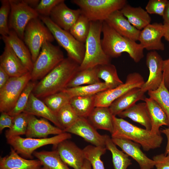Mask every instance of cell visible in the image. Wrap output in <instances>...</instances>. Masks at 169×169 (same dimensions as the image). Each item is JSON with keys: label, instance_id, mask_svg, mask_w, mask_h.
Segmentation results:
<instances>
[{"label": "cell", "instance_id": "6da1fadb", "mask_svg": "<svg viewBox=\"0 0 169 169\" xmlns=\"http://www.w3.org/2000/svg\"><path fill=\"white\" fill-rule=\"evenodd\" d=\"M79 65L69 57L64 58L36 84L32 93L38 98H44L66 89Z\"/></svg>", "mask_w": 169, "mask_h": 169}, {"label": "cell", "instance_id": "7a4b0ae2", "mask_svg": "<svg viewBox=\"0 0 169 169\" xmlns=\"http://www.w3.org/2000/svg\"><path fill=\"white\" fill-rule=\"evenodd\" d=\"M102 33V47L110 58L118 57L124 52L127 53L136 63L144 57V49L140 44L120 35L105 21L103 23Z\"/></svg>", "mask_w": 169, "mask_h": 169}, {"label": "cell", "instance_id": "3957f363", "mask_svg": "<svg viewBox=\"0 0 169 169\" xmlns=\"http://www.w3.org/2000/svg\"><path fill=\"white\" fill-rule=\"evenodd\" d=\"M111 138L128 139L140 144L146 151L161 147L163 138L161 134L142 128L122 118L113 116Z\"/></svg>", "mask_w": 169, "mask_h": 169}, {"label": "cell", "instance_id": "277c9868", "mask_svg": "<svg viewBox=\"0 0 169 169\" xmlns=\"http://www.w3.org/2000/svg\"><path fill=\"white\" fill-rule=\"evenodd\" d=\"M103 22L90 21L89 33L85 43L84 56L79 70L110 63L111 58L105 54L102 47L100 36Z\"/></svg>", "mask_w": 169, "mask_h": 169}, {"label": "cell", "instance_id": "5b68a950", "mask_svg": "<svg viewBox=\"0 0 169 169\" xmlns=\"http://www.w3.org/2000/svg\"><path fill=\"white\" fill-rule=\"evenodd\" d=\"M82 13L90 21H104L114 12L120 10L127 3L125 0H73Z\"/></svg>", "mask_w": 169, "mask_h": 169}, {"label": "cell", "instance_id": "8992f818", "mask_svg": "<svg viewBox=\"0 0 169 169\" xmlns=\"http://www.w3.org/2000/svg\"><path fill=\"white\" fill-rule=\"evenodd\" d=\"M39 18L49 30L58 44L67 52L68 57L80 65L84 56L85 44L78 41L69 32L57 25L49 17L39 16Z\"/></svg>", "mask_w": 169, "mask_h": 169}, {"label": "cell", "instance_id": "52a82bcc", "mask_svg": "<svg viewBox=\"0 0 169 169\" xmlns=\"http://www.w3.org/2000/svg\"><path fill=\"white\" fill-rule=\"evenodd\" d=\"M71 138L70 133L64 132L52 137L44 138H24L20 136H15L7 139V141L22 157L32 159L33 153L38 148L50 144L54 147L61 142Z\"/></svg>", "mask_w": 169, "mask_h": 169}, {"label": "cell", "instance_id": "ba28073f", "mask_svg": "<svg viewBox=\"0 0 169 169\" xmlns=\"http://www.w3.org/2000/svg\"><path fill=\"white\" fill-rule=\"evenodd\" d=\"M64 58L63 53L59 47L49 42H45L33 63L31 72V81L41 79Z\"/></svg>", "mask_w": 169, "mask_h": 169}, {"label": "cell", "instance_id": "9c48e42d", "mask_svg": "<svg viewBox=\"0 0 169 169\" xmlns=\"http://www.w3.org/2000/svg\"><path fill=\"white\" fill-rule=\"evenodd\" d=\"M54 39L49 30L39 17L29 21L24 30L23 41L30 50L33 63L44 44L52 43Z\"/></svg>", "mask_w": 169, "mask_h": 169}, {"label": "cell", "instance_id": "30bf717a", "mask_svg": "<svg viewBox=\"0 0 169 169\" xmlns=\"http://www.w3.org/2000/svg\"><path fill=\"white\" fill-rule=\"evenodd\" d=\"M10 11L8 26L23 40L25 28L32 19L39 17L34 9L25 3L23 0H9Z\"/></svg>", "mask_w": 169, "mask_h": 169}, {"label": "cell", "instance_id": "8fae6325", "mask_svg": "<svg viewBox=\"0 0 169 169\" xmlns=\"http://www.w3.org/2000/svg\"><path fill=\"white\" fill-rule=\"evenodd\" d=\"M31 80V73L18 77H10L0 89V111L8 113L14 107L22 92Z\"/></svg>", "mask_w": 169, "mask_h": 169}, {"label": "cell", "instance_id": "7c38bea8", "mask_svg": "<svg viewBox=\"0 0 169 169\" xmlns=\"http://www.w3.org/2000/svg\"><path fill=\"white\" fill-rule=\"evenodd\" d=\"M145 82L140 73L134 72L129 74L125 83L96 94L95 107H109L115 100L129 90L135 88H141Z\"/></svg>", "mask_w": 169, "mask_h": 169}, {"label": "cell", "instance_id": "4fadbf2b", "mask_svg": "<svg viewBox=\"0 0 169 169\" xmlns=\"http://www.w3.org/2000/svg\"><path fill=\"white\" fill-rule=\"evenodd\" d=\"M163 61L161 56L155 51L147 54L146 62L149 74L147 80L141 88L143 93L154 90L160 86L163 80Z\"/></svg>", "mask_w": 169, "mask_h": 169}, {"label": "cell", "instance_id": "5bb4252c", "mask_svg": "<svg viewBox=\"0 0 169 169\" xmlns=\"http://www.w3.org/2000/svg\"><path fill=\"white\" fill-rule=\"evenodd\" d=\"M167 25L155 23H150L141 31L138 40L144 49L148 50H163L165 46L161 39Z\"/></svg>", "mask_w": 169, "mask_h": 169}, {"label": "cell", "instance_id": "9a60e30c", "mask_svg": "<svg viewBox=\"0 0 169 169\" xmlns=\"http://www.w3.org/2000/svg\"><path fill=\"white\" fill-rule=\"evenodd\" d=\"M63 131L78 136L92 145L105 147L106 135L99 133L86 118L79 117L73 125Z\"/></svg>", "mask_w": 169, "mask_h": 169}, {"label": "cell", "instance_id": "2e32d148", "mask_svg": "<svg viewBox=\"0 0 169 169\" xmlns=\"http://www.w3.org/2000/svg\"><path fill=\"white\" fill-rule=\"evenodd\" d=\"M81 14L79 8L71 9L66 5L64 0H62L53 8L49 17L58 26L69 32Z\"/></svg>", "mask_w": 169, "mask_h": 169}, {"label": "cell", "instance_id": "e0dca14e", "mask_svg": "<svg viewBox=\"0 0 169 169\" xmlns=\"http://www.w3.org/2000/svg\"><path fill=\"white\" fill-rule=\"evenodd\" d=\"M69 140L61 142L54 147L68 166L74 169H81L85 159L83 150Z\"/></svg>", "mask_w": 169, "mask_h": 169}, {"label": "cell", "instance_id": "ac0fdd59", "mask_svg": "<svg viewBox=\"0 0 169 169\" xmlns=\"http://www.w3.org/2000/svg\"><path fill=\"white\" fill-rule=\"evenodd\" d=\"M111 139L116 145L138 163L140 169H152L155 166L154 161L142 152L139 144L125 139L111 138Z\"/></svg>", "mask_w": 169, "mask_h": 169}, {"label": "cell", "instance_id": "d6986e66", "mask_svg": "<svg viewBox=\"0 0 169 169\" xmlns=\"http://www.w3.org/2000/svg\"><path fill=\"white\" fill-rule=\"evenodd\" d=\"M64 132L57 126L52 125L47 120L37 118L35 116L28 115L27 128L25 134L27 138H44L50 135H57Z\"/></svg>", "mask_w": 169, "mask_h": 169}, {"label": "cell", "instance_id": "ffe728a7", "mask_svg": "<svg viewBox=\"0 0 169 169\" xmlns=\"http://www.w3.org/2000/svg\"><path fill=\"white\" fill-rule=\"evenodd\" d=\"M0 56V67L10 77L22 76L29 72L10 46L5 43Z\"/></svg>", "mask_w": 169, "mask_h": 169}, {"label": "cell", "instance_id": "44dd1931", "mask_svg": "<svg viewBox=\"0 0 169 169\" xmlns=\"http://www.w3.org/2000/svg\"><path fill=\"white\" fill-rule=\"evenodd\" d=\"M105 21L122 36L136 42L138 40L141 31L132 25L120 10L113 13Z\"/></svg>", "mask_w": 169, "mask_h": 169}, {"label": "cell", "instance_id": "7402d4cb", "mask_svg": "<svg viewBox=\"0 0 169 169\" xmlns=\"http://www.w3.org/2000/svg\"><path fill=\"white\" fill-rule=\"evenodd\" d=\"M0 38L4 43H7L10 46L26 69L31 73L33 63L30 50L23 41L13 30H10L7 35L1 36Z\"/></svg>", "mask_w": 169, "mask_h": 169}, {"label": "cell", "instance_id": "603a6c76", "mask_svg": "<svg viewBox=\"0 0 169 169\" xmlns=\"http://www.w3.org/2000/svg\"><path fill=\"white\" fill-rule=\"evenodd\" d=\"M41 166L38 159L24 158L12 147L9 155L0 157V169H41Z\"/></svg>", "mask_w": 169, "mask_h": 169}, {"label": "cell", "instance_id": "cb8c5ba5", "mask_svg": "<svg viewBox=\"0 0 169 169\" xmlns=\"http://www.w3.org/2000/svg\"><path fill=\"white\" fill-rule=\"evenodd\" d=\"M23 112L28 115L41 117L50 121L56 126L63 130L58 121L56 115L43 101L36 97L32 92L29 96L28 103Z\"/></svg>", "mask_w": 169, "mask_h": 169}, {"label": "cell", "instance_id": "d4e9b609", "mask_svg": "<svg viewBox=\"0 0 169 169\" xmlns=\"http://www.w3.org/2000/svg\"><path fill=\"white\" fill-rule=\"evenodd\" d=\"M146 97L141 88L131 89L115 100L109 107L113 116H116L139 100H144Z\"/></svg>", "mask_w": 169, "mask_h": 169}, {"label": "cell", "instance_id": "484cf974", "mask_svg": "<svg viewBox=\"0 0 169 169\" xmlns=\"http://www.w3.org/2000/svg\"><path fill=\"white\" fill-rule=\"evenodd\" d=\"M113 117L109 107H96L86 119L96 129L106 130L111 133L113 129Z\"/></svg>", "mask_w": 169, "mask_h": 169}, {"label": "cell", "instance_id": "4316f807", "mask_svg": "<svg viewBox=\"0 0 169 169\" xmlns=\"http://www.w3.org/2000/svg\"><path fill=\"white\" fill-rule=\"evenodd\" d=\"M118 115L121 118L127 117L151 130V127L150 118L147 105L145 102L135 104L122 111Z\"/></svg>", "mask_w": 169, "mask_h": 169}, {"label": "cell", "instance_id": "83f0119b", "mask_svg": "<svg viewBox=\"0 0 169 169\" xmlns=\"http://www.w3.org/2000/svg\"><path fill=\"white\" fill-rule=\"evenodd\" d=\"M120 11L131 24L139 30L150 24L151 17L141 7H134L127 4Z\"/></svg>", "mask_w": 169, "mask_h": 169}, {"label": "cell", "instance_id": "f1b7e54d", "mask_svg": "<svg viewBox=\"0 0 169 169\" xmlns=\"http://www.w3.org/2000/svg\"><path fill=\"white\" fill-rule=\"evenodd\" d=\"M144 101L146 103L151 119V130L155 133L161 134L160 128L163 125L168 126L165 113L158 103L151 98L146 97Z\"/></svg>", "mask_w": 169, "mask_h": 169}, {"label": "cell", "instance_id": "f546056e", "mask_svg": "<svg viewBox=\"0 0 169 169\" xmlns=\"http://www.w3.org/2000/svg\"><path fill=\"white\" fill-rule=\"evenodd\" d=\"M33 155L41 162V169H70L63 161L56 150L35 151Z\"/></svg>", "mask_w": 169, "mask_h": 169}, {"label": "cell", "instance_id": "4dcf8cb0", "mask_svg": "<svg viewBox=\"0 0 169 169\" xmlns=\"http://www.w3.org/2000/svg\"><path fill=\"white\" fill-rule=\"evenodd\" d=\"M95 95L72 97L69 103L79 117L87 118L95 107Z\"/></svg>", "mask_w": 169, "mask_h": 169}, {"label": "cell", "instance_id": "1f68e13d", "mask_svg": "<svg viewBox=\"0 0 169 169\" xmlns=\"http://www.w3.org/2000/svg\"><path fill=\"white\" fill-rule=\"evenodd\" d=\"M100 82L97 75L96 66L79 70L68 84L67 88L91 84Z\"/></svg>", "mask_w": 169, "mask_h": 169}, {"label": "cell", "instance_id": "d6a6232c", "mask_svg": "<svg viewBox=\"0 0 169 169\" xmlns=\"http://www.w3.org/2000/svg\"><path fill=\"white\" fill-rule=\"evenodd\" d=\"M105 147L112 154L115 169H127L132 164L129 156L118 149L111 138L107 135L105 139Z\"/></svg>", "mask_w": 169, "mask_h": 169}, {"label": "cell", "instance_id": "836d02e7", "mask_svg": "<svg viewBox=\"0 0 169 169\" xmlns=\"http://www.w3.org/2000/svg\"><path fill=\"white\" fill-rule=\"evenodd\" d=\"M97 74L111 89L124 83L119 77L115 66L110 63L97 66Z\"/></svg>", "mask_w": 169, "mask_h": 169}, {"label": "cell", "instance_id": "e575fe53", "mask_svg": "<svg viewBox=\"0 0 169 169\" xmlns=\"http://www.w3.org/2000/svg\"><path fill=\"white\" fill-rule=\"evenodd\" d=\"M109 89L111 88L108 85L104 82H100L91 84L67 88L63 90L72 98L76 96L96 95L99 93Z\"/></svg>", "mask_w": 169, "mask_h": 169}, {"label": "cell", "instance_id": "d590c367", "mask_svg": "<svg viewBox=\"0 0 169 169\" xmlns=\"http://www.w3.org/2000/svg\"><path fill=\"white\" fill-rule=\"evenodd\" d=\"M90 21L82 13L69 30L79 41L85 44L90 31Z\"/></svg>", "mask_w": 169, "mask_h": 169}, {"label": "cell", "instance_id": "8d00e7d4", "mask_svg": "<svg viewBox=\"0 0 169 169\" xmlns=\"http://www.w3.org/2000/svg\"><path fill=\"white\" fill-rule=\"evenodd\" d=\"M150 97L156 101L165 113L169 126V90L165 86L163 80L156 90L147 92Z\"/></svg>", "mask_w": 169, "mask_h": 169}, {"label": "cell", "instance_id": "74e56055", "mask_svg": "<svg viewBox=\"0 0 169 169\" xmlns=\"http://www.w3.org/2000/svg\"><path fill=\"white\" fill-rule=\"evenodd\" d=\"M71 98L67 92L63 90L43 98V101L56 115L63 106L69 103Z\"/></svg>", "mask_w": 169, "mask_h": 169}, {"label": "cell", "instance_id": "f35d334b", "mask_svg": "<svg viewBox=\"0 0 169 169\" xmlns=\"http://www.w3.org/2000/svg\"><path fill=\"white\" fill-rule=\"evenodd\" d=\"M28 114L23 112L14 117L12 127L5 131L6 139L25 135L28 126Z\"/></svg>", "mask_w": 169, "mask_h": 169}, {"label": "cell", "instance_id": "ab89813d", "mask_svg": "<svg viewBox=\"0 0 169 169\" xmlns=\"http://www.w3.org/2000/svg\"><path fill=\"white\" fill-rule=\"evenodd\" d=\"M56 116L63 131L73 125L79 117L69 103L63 106L57 112Z\"/></svg>", "mask_w": 169, "mask_h": 169}, {"label": "cell", "instance_id": "60d3db41", "mask_svg": "<svg viewBox=\"0 0 169 169\" xmlns=\"http://www.w3.org/2000/svg\"><path fill=\"white\" fill-rule=\"evenodd\" d=\"M35 81H30L19 97L14 107L8 113L14 117L23 112L28 103L29 96L36 84Z\"/></svg>", "mask_w": 169, "mask_h": 169}, {"label": "cell", "instance_id": "b9f144b4", "mask_svg": "<svg viewBox=\"0 0 169 169\" xmlns=\"http://www.w3.org/2000/svg\"><path fill=\"white\" fill-rule=\"evenodd\" d=\"M0 2V34L3 36L7 35L10 32L8 21L11 7L9 0H1Z\"/></svg>", "mask_w": 169, "mask_h": 169}, {"label": "cell", "instance_id": "7bdbcfd3", "mask_svg": "<svg viewBox=\"0 0 169 169\" xmlns=\"http://www.w3.org/2000/svg\"><path fill=\"white\" fill-rule=\"evenodd\" d=\"M62 0H41L34 8L39 16L49 17L54 7Z\"/></svg>", "mask_w": 169, "mask_h": 169}, {"label": "cell", "instance_id": "ee69618b", "mask_svg": "<svg viewBox=\"0 0 169 169\" xmlns=\"http://www.w3.org/2000/svg\"><path fill=\"white\" fill-rule=\"evenodd\" d=\"M167 1V0H150L146 6V11L149 14L162 17Z\"/></svg>", "mask_w": 169, "mask_h": 169}, {"label": "cell", "instance_id": "f6af8a7d", "mask_svg": "<svg viewBox=\"0 0 169 169\" xmlns=\"http://www.w3.org/2000/svg\"><path fill=\"white\" fill-rule=\"evenodd\" d=\"M153 160L156 169H169V155L161 153L154 156Z\"/></svg>", "mask_w": 169, "mask_h": 169}, {"label": "cell", "instance_id": "bcb514c9", "mask_svg": "<svg viewBox=\"0 0 169 169\" xmlns=\"http://www.w3.org/2000/svg\"><path fill=\"white\" fill-rule=\"evenodd\" d=\"M14 117H13L6 112H1L0 116V132L6 128H10L13 122Z\"/></svg>", "mask_w": 169, "mask_h": 169}, {"label": "cell", "instance_id": "7dc6e473", "mask_svg": "<svg viewBox=\"0 0 169 169\" xmlns=\"http://www.w3.org/2000/svg\"><path fill=\"white\" fill-rule=\"evenodd\" d=\"M163 81L169 90V59L163 60Z\"/></svg>", "mask_w": 169, "mask_h": 169}, {"label": "cell", "instance_id": "c3c4849f", "mask_svg": "<svg viewBox=\"0 0 169 169\" xmlns=\"http://www.w3.org/2000/svg\"><path fill=\"white\" fill-rule=\"evenodd\" d=\"M10 77L5 70L0 67V89L5 85Z\"/></svg>", "mask_w": 169, "mask_h": 169}, {"label": "cell", "instance_id": "681fc988", "mask_svg": "<svg viewBox=\"0 0 169 169\" xmlns=\"http://www.w3.org/2000/svg\"><path fill=\"white\" fill-rule=\"evenodd\" d=\"M90 163L92 169H105L103 163L100 158L96 157L93 159Z\"/></svg>", "mask_w": 169, "mask_h": 169}, {"label": "cell", "instance_id": "f907efd6", "mask_svg": "<svg viewBox=\"0 0 169 169\" xmlns=\"http://www.w3.org/2000/svg\"><path fill=\"white\" fill-rule=\"evenodd\" d=\"M162 18L163 24H169V1L167 0Z\"/></svg>", "mask_w": 169, "mask_h": 169}, {"label": "cell", "instance_id": "816d5d0a", "mask_svg": "<svg viewBox=\"0 0 169 169\" xmlns=\"http://www.w3.org/2000/svg\"><path fill=\"white\" fill-rule=\"evenodd\" d=\"M161 131L166 136L167 139V144L164 154L166 155H169V126L162 130Z\"/></svg>", "mask_w": 169, "mask_h": 169}, {"label": "cell", "instance_id": "f5cc1de1", "mask_svg": "<svg viewBox=\"0 0 169 169\" xmlns=\"http://www.w3.org/2000/svg\"><path fill=\"white\" fill-rule=\"evenodd\" d=\"M23 1L30 7L34 9L40 2L39 0H23Z\"/></svg>", "mask_w": 169, "mask_h": 169}, {"label": "cell", "instance_id": "db71d44e", "mask_svg": "<svg viewBox=\"0 0 169 169\" xmlns=\"http://www.w3.org/2000/svg\"><path fill=\"white\" fill-rule=\"evenodd\" d=\"M81 169H92L90 162L87 160L85 159Z\"/></svg>", "mask_w": 169, "mask_h": 169}, {"label": "cell", "instance_id": "11a10c76", "mask_svg": "<svg viewBox=\"0 0 169 169\" xmlns=\"http://www.w3.org/2000/svg\"><path fill=\"white\" fill-rule=\"evenodd\" d=\"M167 25L166 29L163 37L165 40L169 42V24Z\"/></svg>", "mask_w": 169, "mask_h": 169}, {"label": "cell", "instance_id": "9f6ffc18", "mask_svg": "<svg viewBox=\"0 0 169 169\" xmlns=\"http://www.w3.org/2000/svg\"><path fill=\"white\" fill-rule=\"evenodd\" d=\"M168 59H169V58Z\"/></svg>", "mask_w": 169, "mask_h": 169}]
</instances>
